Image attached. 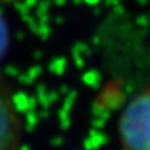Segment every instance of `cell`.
<instances>
[{
    "label": "cell",
    "instance_id": "6da1fadb",
    "mask_svg": "<svg viewBox=\"0 0 150 150\" xmlns=\"http://www.w3.org/2000/svg\"><path fill=\"white\" fill-rule=\"evenodd\" d=\"M117 133L124 150H150V84L126 104Z\"/></svg>",
    "mask_w": 150,
    "mask_h": 150
},
{
    "label": "cell",
    "instance_id": "7a4b0ae2",
    "mask_svg": "<svg viewBox=\"0 0 150 150\" xmlns=\"http://www.w3.org/2000/svg\"><path fill=\"white\" fill-rule=\"evenodd\" d=\"M24 125L9 86L0 77V150H20Z\"/></svg>",
    "mask_w": 150,
    "mask_h": 150
},
{
    "label": "cell",
    "instance_id": "3957f363",
    "mask_svg": "<svg viewBox=\"0 0 150 150\" xmlns=\"http://www.w3.org/2000/svg\"><path fill=\"white\" fill-rule=\"evenodd\" d=\"M8 41V31H7V23L4 21L3 16L0 15V59L4 54Z\"/></svg>",
    "mask_w": 150,
    "mask_h": 150
}]
</instances>
